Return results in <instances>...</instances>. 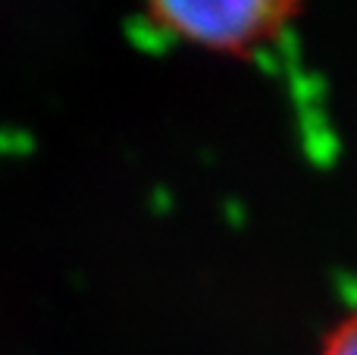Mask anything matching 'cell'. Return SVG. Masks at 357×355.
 <instances>
[{"label":"cell","mask_w":357,"mask_h":355,"mask_svg":"<svg viewBox=\"0 0 357 355\" xmlns=\"http://www.w3.org/2000/svg\"><path fill=\"white\" fill-rule=\"evenodd\" d=\"M320 355H357V308L333 327Z\"/></svg>","instance_id":"7a4b0ae2"},{"label":"cell","mask_w":357,"mask_h":355,"mask_svg":"<svg viewBox=\"0 0 357 355\" xmlns=\"http://www.w3.org/2000/svg\"><path fill=\"white\" fill-rule=\"evenodd\" d=\"M304 0H144L151 19L176 41L210 54L241 57L273 41Z\"/></svg>","instance_id":"6da1fadb"}]
</instances>
